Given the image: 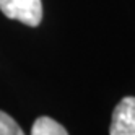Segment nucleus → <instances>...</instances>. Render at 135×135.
<instances>
[{"label":"nucleus","mask_w":135,"mask_h":135,"mask_svg":"<svg viewBox=\"0 0 135 135\" xmlns=\"http://www.w3.org/2000/svg\"><path fill=\"white\" fill-rule=\"evenodd\" d=\"M0 12L28 26H37L42 20L41 0H0Z\"/></svg>","instance_id":"1"},{"label":"nucleus","mask_w":135,"mask_h":135,"mask_svg":"<svg viewBox=\"0 0 135 135\" xmlns=\"http://www.w3.org/2000/svg\"><path fill=\"white\" fill-rule=\"evenodd\" d=\"M111 135H135V98L127 96L119 101L112 112Z\"/></svg>","instance_id":"2"},{"label":"nucleus","mask_w":135,"mask_h":135,"mask_svg":"<svg viewBox=\"0 0 135 135\" xmlns=\"http://www.w3.org/2000/svg\"><path fill=\"white\" fill-rule=\"evenodd\" d=\"M33 135H67V130L64 129V125L59 122H55L54 119L42 115V117L36 119L31 129Z\"/></svg>","instance_id":"3"},{"label":"nucleus","mask_w":135,"mask_h":135,"mask_svg":"<svg viewBox=\"0 0 135 135\" xmlns=\"http://www.w3.org/2000/svg\"><path fill=\"white\" fill-rule=\"evenodd\" d=\"M23 130L7 112L0 111V135H21Z\"/></svg>","instance_id":"4"}]
</instances>
